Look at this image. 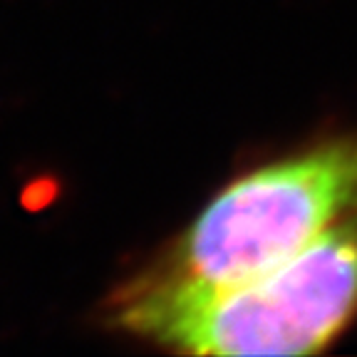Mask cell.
Masks as SVG:
<instances>
[{"instance_id":"1","label":"cell","mask_w":357,"mask_h":357,"mask_svg":"<svg viewBox=\"0 0 357 357\" xmlns=\"http://www.w3.org/2000/svg\"><path fill=\"white\" fill-rule=\"evenodd\" d=\"M357 204V139H337L229 184L144 273L109 298L107 320L144 335L174 310L301 253Z\"/></svg>"},{"instance_id":"2","label":"cell","mask_w":357,"mask_h":357,"mask_svg":"<svg viewBox=\"0 0 357 357\" xmlns=\"http://www.w3.org/2000/svg\"><path fill=\"white\" fill-rule=\"evenodd\" d=\"M357 310V204L258 278L174 310L144 337L189 355H312Z\"/></svg>"}]
</instances>
